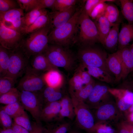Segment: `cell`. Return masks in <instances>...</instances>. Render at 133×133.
Returning a JSON list of instances; mask_svg holds the SVG:
<instances>
[{"mask_svg": "<svg viewBox=\"0 0 133 133\" xmlns=\"http://www.w3.org/2000/svg\"><path fill=\"white\" fill-rule=\"evenodd\" d=\"M82 9H77L64 25L50 31L48 35L49 43L62 47L70 44L78 31L79 18Z\"/></svg>", "mask_w": 133, "mask_h": 133, "instance_id": "cell-1", "label": "cell"}, {"mask_svg": "<svg viewBox=\"0 0 133 133\" xmlns=\"http://www.w3.org/2000/svg\"><path fill=\"white\" fill-rule=\"evenodd\" d=\"M50 31L48 25L30 33L26 38L23 39L19 47L29 58L43 53L49 46L48 35Z\"/></svg>", "mask_w": 133, "mask_h": 133, "instance_id": "cell-2", "label": "cell"}, {"mask_svg": "<svg viewBox=\"0 0 133 133\" xmlns=\"http://www.w3.org/2000/svg\"><path fill=\"white\" fill-rule=\"evenodd\" d=\"M43 53L51 63L56 67L62 68L70 71L74 66V56L63 47L54 45H49Z\"/></svg>", "mask_w": 133, "mask_h": 133, "instance_id": "cell-3", "label": "cell"}, {"mask_svg": "<svg viewBox=\"0 0 133 133\" xmlns=\"http://www.w3.org/2000/svg\"><path fill=\"white\" fill-rule=\"evenodd\" d=\"M78 27L80 29L78 40L85 46H91L100 42L98 32L94 22L83 10L79 16Z\"/></svg>", "mask_w": 133, "mask_h": 133, "instance_id": "cell-4", "label": "cell"}, {"mask_svg": "<svg viewBox=\"0 0 133 133\" xmlns=\"http://www.w3.org/2000/svg\"><path fill=\"white\" fill-rule=\"evenodd\" d=\"M91 46H86L79 50L78 56L81 64L100 68L111 75L107 66L106 53Z\"/></svg>", "mask_w": 133, "mask_h": 133, "instance_id": "cell-5", "label": "cell"}, {"mask_svg": "<svg viewBox=\"0 0 133 133\" xmlns=\"http://www.w3.org/2000/svg\"><path fill=\"white\" fill-rule=\"evenodd\" d=\"M77 126L82 129L91 133L96 123L94 115L87 105L84 102L77 99L70 95Z\"/></svg>", "mask_w": 133, "mask_h": 133, "instance_id": "cell-6", "label": "cell"}, {"mask_svg": "<svg viewBox=\"0 0 133 133\" xmlns=\"http://www.w3.org/2000/svg\"><path fill=\"white\" fill-rule=\"evenodd\" d=\"M44 74L33 69L29 64L17 88L20 91H41L47 85L44 79Z\"/></svg>", "mask_w": 133, "mask_h": 133, "instance_id": "cell-7", "label": "cell"}, {"mask_svg": "<svg viewBox=\"0 0 133 133\" xmlns=\"http://www.w3.org/2000/svg\"><path fill=\"white\" fill-rule=\"evenodd\" d=\"M10 61L8 69L5 76L10 77L15 82L24 74L29 65V58L19 47L9 50Z\"/></svg>", "mask_w": 133, "mask_h": 133, "instance_id": "cell-8", "label": "cell"}, {"mask_svg": "<svg viewBox=\"0 0 133 133\" xmlns=\"http://www.w3.org/2000/svg\"><path fill=\"white\" fill-rule=\"evenodd\" d=\"M20 91V102L37 122H41L40 117L44 100L41 93L25 91Z\"/></svg>", "mask_w": 133, "mask_h": 133, "instance_id": "cell-9", "label": "cell"}, {"mask_svg": "<svg viewBox=\"0 0 133 133\" xmlns=\"http://www.w3.org/2000/svg\"><path fill=\"white\" fill-rule=\"evenodd\" d=\"M94 115L96 123H117L124 116L115 102L111 100L95 109Z\"/></svg>", "mask_w": 133, "mask_h": 133, "instance_id": "cell-10", "label": "cell"}, {"mask_svg": "<svg viewBox=\"0 0 133 133\" xmlns=\"http://www.w3.org/2000/svg\"><path fill=\"white\" fill-rule=\"evenodd\" d=\"M23 10L20 8L0 11V22L6 27L23 34L24 29Z\"/></svg>", "mask_w": 133, "mask_h": 133, "instance_id": "cell-11", "label": "cell"}, {"mask_svg": "<svg viewBox=\"0 0 133 133\" xmlns=\"http://www.w3.org/2000/svg\"><path fill=\"white\" fill-rule=\"evenodd\" d=\"M109 88L101 83H95L88 98L85 102L90 109H95L112 99Z\"/></svg>", "mask_w": 133, "mask_h": 133, "instance_id": "cell-12", "label": "cell"}, {"mask_svg": "<svg viewBox=\"0 0 133 133\" xmlns=\"http://www.w3.org/2000/svg\"><path fill=\"white\" fill-rule=\"evenodd\" d=\"M23 34L6 28L0 22V45L12 51L20 47L23 39Z\"/></svg>", "mask_w": 133, "mask_h": 133, "instance_id": "cell-13", "label": "cell"}, {"mask_svg": "<svg viewBox=\"0 0 133 133\" xmlns=\"http://www.w3.org/2000/svg\"><path fill=\"white\" fill-rule=\"evenodd\" d=\"M109 91L124 116L133 104V92L126 88H109Z\"/></svg>", "mask_w": 133, "mask_h": 133, "instance_id": "cell-14", "label": "cell"}, {"mask_svg": "<svg viewBox=\"0 0 133 133\" xmlns=\"http://www.w3.org/2000/svg\"><path fill=\"white\" fill-rule=\"evenodd\" d=\"M77 10L74 6L63 11L50 12H48L50 20L49 26L50 31L65 24L71 19Z\"/></svg>", "mask_w": 133, "mask_h": 133, "instance_id": "cell-15", "label": "cell"}, {"mask_svg": "<svg viewBox=\"0 0 133 133\" xmlns=\"http://www.w3.org/2000/svg\"><path fill=\"white\" fill-rule=\"evenodd\" d=\"M107 65L111 74L115 76V81H119L122 79V66L119 50L108 55L107 59Z\"/></svg>", "mask_w": 133, "mask_h": 133, "instance_id": "cell-16", "label": "cell"}, {"mask_svg": "<svg viewBox=\"0 0 133 133\" xmlns=\"http://www.w3.org/2000/svg\"><path fill=\"white\" fill-rule=\"evenodd\" d=\"M32 56L31 65H29L34 70L43 73L52 70H58V68L51 63L43 53H39Z\"/></svg>", "mask_w": 133, "mask_h": 133, "instance_id": "cell-17", "label": "cell"}, {"mask_svg": "<svg viewBox=\"0 0 133 133\" xmlns=\"http://www.w3.org/2000/svg\"><path fill=\"white\" fill-rule=\"evenodd\" d=\"M118 50L122 64V79L124 80L133 71V54L127 47Z\"/></svg>", "mask_w": 133, "mask_h": 133, "instance_id": "cell-18", "label": "cell"}, {"mask_svg": "<svg viewBox=\"0 0 133 133\" xmlns=\"http://www.w3.org/2000/svg\"><path fill=\"white\" fill-rule=\"evenodd\" d=\"M61 109L60 101L46 104L43 109L40 120L48 122L57 117Z\"/></svg>", "mask_w": 133, "mask_h": 133, "instance_id": "cell-19", "label": "cell"}, {"mask_svg": "<svg viewBox=\"0 0 133 133\" xmlns=\"http://www.w3.org/2000/svg\"><path fill=\"white\" fill-rule=\"evenodd\" d=\"M80 67L87 72L92 77L102 82L107 83L113 82L111 75L102 69L97 67L81 65Z\"/></svg>", "mask_w": 133, "mask_h": 133, "instance_id": "cell-20", "label": "cell"}, {"mask_svg": "<svg viewBox=\"0 0 133 133\" xmlns=\"http://www.w3.org/2000/svg\"><path fill=\"white\" fill-rule=\"evenodd\" d=\"M97 27L100 38V42L103 45L111 27L116 23H110L104 15L95 19L94 22Z\"/></svg>", "mask_w": 133, "mask_h": 133, "instance_id": "cell-21", "label": "cell"}, {"mask_svg": "<svg viewBox=\"0 0 133 133\" xmlns=\"http://www.w3.org/2000/svg\"><path fill=\"white\" fill-rule=\"evenodd\" d=\"M133 37V26L130 24H123L119 33L118 47L121 50L126 47Z\"/></svg>", "mask_w": 133, "mask_h": 133, "instance_id": "cell-22", "label": "cell"}, {"mask_svg": "<svg viewBox=\"0 0 133 133\" xmlns=\"http://www.w3.org/2000/svg\"><path fill=\"white\" fill-rule=\"evenodd\" d=\"M44 79L46 85L60 89L63 84L64 78L59 70L54 69L45 72Z\"/></svg>", "mask_w": 133, "mask_h": 133, "instance_id": "cell-23", "label": "cell"}, {"mask_svg": "<svg viewBox=\"0 0 133 133\" xmlns=\"http://www.w3.org/2000/svg\"><path fill=\"white\" fill-rule=\"evenodd\" d=\"M119 24L116 23L111 28L103 45L107 49L112 50L118 43Z\"/></svg>", "mask_w": 133, "mask_h": 133, "instance_id": "cell-24", "label": "cell"}, {"mask_svg": "<svg viewBox=\"0 0 133 133\" xmlns=\"http://www.w3.org/2000/svg\"><path fill=\"white\" fill-rule=\"evenodd\" d=\"M48 13L40 16L31 25L25 28L23 34H30L48 26L50 20Z\"/></svg>", "mask_w": 133, "mask_h": 133, "instance_id": "cell-25", "label": "cell"}, {"mask_svg": "<svg viewBox=\"0 0 133 133\" xmlns=\"http://www.w3.org/2000/svg\"><path fill=\"white\" fill-rule=\"evenodd\" d=\"M48 12L45 9L36 8L26 13L24 17V29L31 25L40 16L47 14Z\"/></svg>", "mask_w": 133, "mask_h": 133, "instance_id": "cell-26", "label": "cell"}, {"mask_svg": "<svg viewBox=\"0 0 133 133\" xmlns=\"http://www.w3.org/2000/svg\"><path fill=\"white\" fill-rule=\"evenodd\" d=\"M20 91L14 88L8 92L0 96V103L6 105L20 102Z\"/></svg>", "mask_w": 133, "mask_h": 133, "instance_id": "cell-27", "label": "cell"}, {"mask_svg": "<svg viewBox=\"0 0 133 133\" xmlns=\"http://www.w3.org/2000/svg\"><path fill=\"white\" fill-rule=\"evenodd\" d=\"M9 50L0 46V77L5 76L7 73L9 64Z\"/></svg>", "mask_w": 133, "mask_h": 133, "instance_id": "cell-28", "label": "cell"}, {"mask_svg": "<svg viewBox=\"0 0 133 133\" xmlns=\"http://www.w3.org/2000/svg\"><path fill=\"white\" fill-rule=\"evenodd\" d=\"M121 11L124 18L129 24L133 23V0H120Z\"/></svg>", "mask_w": 133, "mask_h": 133, "instance_id": "cell-29", "label": "cell"}, {"mask_svg": "<svg viewBox=\"0 0 133 133\" xmlns=\"http://www.w3.org/2000/svg\"><path fill=\"white\" fill-rule=\"evenodd\" d=\"M95 83L94 80L73 94H70V95H73L79 100L85 102L89 97Z\"/></svg>", "mask_w": 133, "mask_h": 133, "instance_id": "cell-30", "label": "cell"}, {"mask_svg": "<svg viewBox=\"0 0 133 133\" xmlns=\"http://www.w3.org/2000/svg\"><path fill=\"white\" fill-rule=\"evenodd\" d=\"M70 94H73L81 89L84 85L80 73L77 70L69 82Z\"/></svg>", "mask_w": 133, "mask_h": 133, "instance_id": "cell-31", "label": "cell"}, {"mask_svg": "<svg viewBox=\"0 0 133 133\" xmlns=\"http://www.w3.org/2000/svg\"><path fill=\"white\" fill-rule=\"evenodd\" d=\"M14 122L26 129L30 132L32 130L31 122L27 113L24 110L13 118Z\"/></svg>", "mask_w": 133, "mask_h": 133, "instance_id": "cell-32", "label": "cell"}, {"mask_svg": "<svg viewBox=\"0 0 133 133\" xmlns=\"http://www.w3.org/2000/svg\"><path fill=\"white\" fill-rule=\"evenodd\" d=\"M0 108L3 110L13 118L24 110L20 102L6 105Z\"/></svg>", "mask_w": 133, "mask_h": 133, "instance_id": "cell-33", "label": "cell"}, {"mask_svg": "<svg viewBox=\"0 0 133 133\" xmlns=\"http://www.w3.org/2000/svg\"><path fill=\"white\" fill-rule=\"evenodd\" d=\"M119 15V11L116 6L112 4H106L104 16L110 23H115Z\"/></svg>", "mask_w": 133, "mask_h": 133, "instance_id": "cell-34", "label": "cell"}, {"mask_svg": "<svg viewBox=\"0 0 133 133\" xmlns=\"http://www.w3.org/2000/svg\"><path fill=\"white\" fill-rule=\"evenodd\" d=\"M16 82L12 78L7 76L0 77V96L14 88Z\"/></svg>", "mask_w": 133, "mask_h": 133, "instance_id": "cell-35", "label": "cell"}, {"mask_svg": "<svg viewBox=\"0 0 133 133\" xmlns=\"http://www.w3.org/2000/svg\"><path fill=\"white\" fill-rule=\"evenodd\" d=\"M76 0H55L52 11H60L74 6L77 2Z\"/></svg>", "mask_w": 133, "mask_h": 133, "instance_id": "cell-36", "label": "cell"}, {"mask_svg": "<svg viewBox=\"0 0 133 133\" xmlns=\"http://www.w3.org/2000/svg\"><path fill=\"white\" fill-rule=\"evenodd\" d=\"M20 8L27 13L37 8L39 0H17Z\"/></svg>", "mask_w": 133, "mask_h": 133, "instance_id": "cell-37", "label": "cell"}, {"mask_svg": "<svg viewBox=\"0 0 133 133\" xmlns=\"http://www.w3.org/2000/svg\"><path fill=\"white\" fill-rule=\"evenodd\" d=\"M20 8L16 0H0V11L4 12Z\"/></svg>", "mask_w": 133, "mask_h": 133, "instance_id": "cell-38", "label": "cell"}, {"mask_svg": "<svg viewBox=\"0 0 133 133\" xmlns=\"http://www.w3.org/2000/svg\"><path fill=\"white\" fill-rule=\"evenodd\" d=\"M12 118L3 110L0 108V122L2 129H7L12 128L13 122Z\"/></svg>", "mask_w": 133, "mask_h": 133, "instance_id": "cell-39", "label": "cell"}, {"mask_svg": "<svg viewBox=\"0 0 133 133\" xmlns=\"http://www.w3.org/2000/svg\"><path fill=\"white\" fill-rule=\"evenodd\" d=\"M107 0L98 4L93 9L89 17L93 19H96L104 15L107 3Z\"/></svg>", "mask_w": 133, "mask_h": 133, "instance_id": "cell-40", "label": "cell"}, {"mask_svg": "<svg viewBox=\"0 0 133 133\" xmlns=\"http://www.w3.org/2000/svg\"><path fill=\"white\" fill-rule=\"evenodd\" d=\"M75 117V114L73 106L61 108L57 117L59 120L67 117L73 120Z\"/></svg>", "mask_w": 133, "mask_h": 133, "instance_id": "cell-41", "label": "cell"}, {"mask_svg": "<svg viewBox=\"0 0 133 133\" xmlns=\"http://www.w3.org/2000/svg\"><path fill=\"white\" fill-rule=\"evenodd\" d=\"M71 127L70 123L65 122L47 129L49 133H67Z\"/></svg>", "mask_w": 133, "mask_h": 133, "instance_id": "cell-42", "label": "cell"}, {"mask_svg": "<svg viewBox=\"0 0 133 133\" xmlns=\"http://www.w3.org/2000/svg\"><path fill=\"white\" fill-rule=\"evenodd\" d=\"M105 0H87L83 8V10L89 16L94 8L100 3L104 1Z\"/></svg>", "mask_w": 133, "mask_h": 133, "instance_id": "cell-43", "label": "cell"}, {"mask_svg": "<svg viewBox=\"0 0 133 133\" xmlns=\"http://www.w3.org/2000/svg\"><path fill=\"white\" fill-rule=\"evenodd\" d=\"M32 129L30 133H49L48 129L43 126L41 122H31Z\"/></svg>", "mask_w": 133, "mask_h": 133, "instance_id": "cell-44", "label": "cell"}, {"mask_svg": "<svg viewBox=\"0 0 133 133\" xmlns=\"http://www.w3.org/2000/svg\"><path fill=\"white\" fill-rule=\"evenodd\" d=\"M77 70L80 73L83 83L84 86L90 83L94 80L89 74L80 67Z\"/></svg>", "mask_w": 133, "mask_h": 133, "instance_id": "cell-45", "label": "cell"}, {"mask_svg": "<svg viewBox=\"0 0 133 133\" xmlns=\"http://www.w3.org/2000/svg\"><path fill=\"white\" fill-rule=\"evenodd\" d=\"M63 97L62 93L60 89L55 92L44 100L47 104L59 101Z\"/></svg>", "mask_w": 133, "mask_h": 133, "instance_id": "cell-46", "label": "cell"}, {"mask_svg": "<svg viewBox=\"0 0 133 133\" xmlns=\"http://www.w3.org/2000/svg\"><path fill=\"white\" fill-rule=\"evenodd\" d=\"M56 88L46 85L43 89L41 91V94L44 100L53 93L60 90Z\"/></svg>", "mask_w": 133, "mask_h": 133, "instance_id": "cell-47", "label": "cell"}, {"mask_svg": "<svg viewBox=\"0 0 133 133\" xmlns=\"http://www.w3.org/2000/svg\"><path fill=\"white\" fill-rule=\"evenodd\" d=\"M55 0H39V5L37 8L41 9L50 8L52 9Z\"/></svg>", "mask_w": 133, "mask_h": 133, "instance_id": "cell-48", "label": "cell"}, {"mask_svg": "<svg viewBox=\"0 0 133 133\" xmlns=\"http://www.w3.org/2000/svg\"><path fill=\"white\" fill-rule=\"evenodd\" d=\"M60 101L61 108L73 106L71 98L67 95L63 96Z\"/></svg>", "mask_w": 133, "mask_h": 133, "instance_id": "cell-49", "label": "cell"}, {"mask_svg": "<svg viewBox=\"0 0 133 133\" xmlns=\"http://www.w3.org/2000/svg\"><path fill=\"white\" fill-rule=\"evenodd\" d=\"M106 123H96L91 133H106Z\"/></svg>", "mask_w": 133, "mask_h": 133, "instance_id": "cell-50", "label": "cell"}, {"mask_svg": "<svg viewBox=\"0 0 133 133\" xmlns=\"http://www.w3.org/2000/svg\"><path fill=\"white\" fill-rule=\"evenodd\" d=\"M14 133H30L25 128L16 124L14 122L12 127Z\"/></svg>", "mask_w": 133, "mask_h": 133, "instance_id": "cell-51", "label": "cell"}, {"mask_svg": "<svg viewBox=\"0 0 133 133\" xmlns=\"http://www.w3.org/2000/svg\"><path fill=\"white\" fill-rule=\"evenodd\" d=\"M119 123L126 129L130 133H133V124L125 120H122Z\"/></svg>", "mask_w": 133, "mask_h": 133, "instance_id": "cell-52", "label": "cell"}, {"mask_svg": "<svg viewBox=\"0 0 133 133\" xmlns=\"http://www.w3.org/2000/svg\"><path fill=\"white\" fill-rule=\"evenodd\" d=\"M118 124L117 133H130L122 125L119 123Z\"/></svg>", "mask_w": 133, "mask_h": 133, "instance_id": "cell-53", "label": "cell"}, {"mask_svg": "<svg viewBox=\"0 0 133 133\" xmlns=\"http://www.w3.org/2000/svg\"><path fill=\"white\" fill-rule=\"evenodd\" d=\"M125 116L126 119V121L133 124V112L128 114Z\"/></svg>", "mask_w": 133, "mask_h": 133, "instance_id": "cell-54", "label": "cell"}, {"mask_svg": "<svg viewBox=\"0 0 133 133\" xmlns=\"http://www.w3.org/2000/svg\"><path fill=\"white\" fill-rule=\"evenodd\" d=\"M106 124L105 130L106 133H114L115 131L114 129L110 126L107 125Z\"/></svg>", "mask_w": 133, "mask_h": 133, "instance_id": "cell-55", "label": "cell"}, {"mask_svg": "<svg viewBox=\"0 0 133 133\" xmlns=\"http://www.w3.org/2000/svg\"><path fill=\"white\" fill-rule=\"evenodd\" d=\"M0 133H14L11 128L5 129H0Z\"/></svg>", "mask_w": 133, "mask_h": 133, "instance_id": "cell-56", "label": "cell"}, {"mask_svg": "<svg viewBox=\"0 0 133 133\" xmlns=\"http://www.w3.org/2000/svg\"><path fill=\"white\" fill-rule=\"evenodd\" d=\"M129 48L131 52L133 54V47H131V48Z\"/></svg>", "mask_w": 133, "mask_h": 133, "instance_id": "cell-57", "label": "cell"}, {"mask_svg": "<svg viewBox=\"0 0 133 133\" xmlns=\"http://www.w3.org/2000/svg\"><path fill=\"white\" fill-rule=\"evenodd\" d=\"M68 133H79L78 132H71Z\"/></svg>", "mask_w": 133, "mask_h": 133, "instance_id": "cell-58", "label": "cell"}, {"mask_svg": "<svg viewBox=\"0 0 133 133\" xmlns=\"http://www.w3.org/2000/svg\"><path fill=\"white\" fill-rule=\"evenodd\" d=\"M131 47H133V43L132 45H131Z\"/></svg>", "mask_w": 133, "mask_h": 133, "instance_id": "cell-59", "label": "cell"}, {"mask_svg": "<svg viewBox=\"0 0 133 133\" xmlns=\"http://www.w3.org/2000/svg\"><path fill=\"white\" fill-rule=\"evenodd\" d=\"M132 72V74L133 76V71Z\"/></svg>", "mask_w": 133, "mask_h": 133, "instance_id": "cell-60", "label": "cell"}, {"mask_svg": "<svg viewBox=\"0 0 133 133\" xmlns=\"http://www.w3.org/2000/svg\"></svg>", "mask_w": 133, "mask_h": 133, "instance_id": "cell-61", "label": "cell"}]
</instances>
